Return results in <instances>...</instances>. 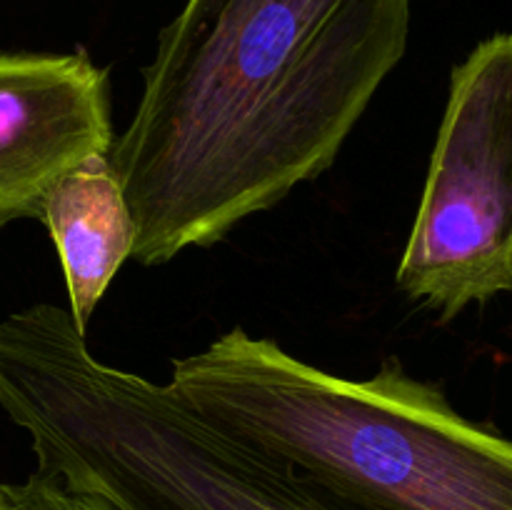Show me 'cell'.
I'll use <instances>...</instances> for the list:
<instances>
[{"mask_svg":"<svg viewBox=\"0 0 512 510\" xmlns=\"http://www.w3.org/2000/svg\"><path fill=\"white\" fill-rule=\"evenodd\" d=\"M413 0H188L110 170L155 268L323 175L403 60Z\"/></svg>","mask_w":512,"mask_h":510,"instance_id":"6da1fadb","label":"cell"},{"mask_svg":"<svg viewBox=\"0 0 512 510\" xmlns=\"http://www.w3.org/2000/svg\"><path fill=\"white\" fill-rule=\"evenodd\" d=\"M170 388L218 428L370 510H512V438L395 355L333 375L240 325L173 360Z\"/></svg>","mask_w":512,"mask_h":510,"instance_id":"7a4b0ae2","label":"cell"},{"mask_svg":"<svg viewBox=\"0 0 512 510\" xmlns=\"http://www.w3.org/2000/svg\"><path fill=\"white\" fill-rule=\"evenodd\" d=\"M0 408L35 473L118 510H370L190 408L168 383L90 353L70 310L0 320Z\"/></svg>","mask_w":512,"mask_h":510,"instance_id":"3957f363","label":"cell"},{"mask_svg":"<svg viewBox=\"0 0 512 510\" xmlns=\"http://www.w3.org/2000/svg\"><path fill=\"white\" fill-rule=\"evenodd\" d=\"M395 283L440 323L512 293V33L480 40L450 73Z\"/></svg>","mask_w":512,"mask_h":510,"instance_id":"277c9868","label":"cell"},{"mask_svg":"<svg viewBox=\"0 0 512 510\" xmlns=\"http://www.w3.org/2000/svg\"><path fill=\"white\" fill-rule=\"evenodd\" d=\"M108 70L73 53H0V228L43 218L55 185L113 148Z\"/></svg>","mask_w":512,"mask_h":510,"instance_id":"5b68a950","label":"cell"},{"mask_svg":"<svg viewBox=\"0 0 512 510\" xmlns=\"http://www.w3.org/2000/svg\"><path fill=\"white\" fill-rule=\"evenodd\" d=\"M40 223L60 255L75 328L85 335L120 265L133 258L135 245L133 218L108 155L65 175L45 200Z\"/></svg>","mask_w":512,"mask_h":510,"instance_id":"8992f818","label":"cell"},{"mask_svg":"<svg viewBox=\"0 0 512 510\" xmlns=\"http://www.w3.org/2000/svg\"><path fill=\"white\" fill-rule=\"evenodd\" d=\"M0 510H118L100 495L80 493L48 475L35 473L23 483L0 485Z\"/></svg>","mask_w":512,"mask_h":510,"instance_id":"52a82bcc","label":"cell"}]
</instances>
